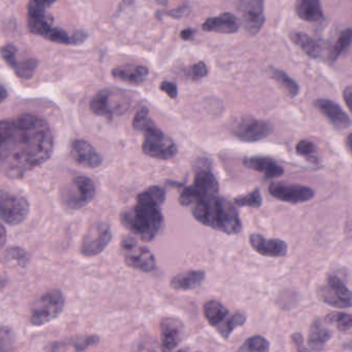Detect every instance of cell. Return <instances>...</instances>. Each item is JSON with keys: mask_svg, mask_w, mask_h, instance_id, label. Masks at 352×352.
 Instances as JSON below:
<instances>
[{"mask_svg": "<svg viewBox=\"0 0 352 352\" xmlns=\"http://www.w3.org/2000/svg\"><path fill=\"white\" fill-rule=\"evenodd\" d=\"M0 165L10 178H21L49 160L54 138L45 120L23 113L17 119L1 122Z\"/></svg>", "mask_w": 352, "mask_h": 352, "instance_id": "1", "label": "cell"}, {"mask_svg": "<svg viewBox=\"0 0 352 352\" xmlns=\"http://www.w3.org/2000/svg\"><path fill=\"white\" fill-rule=\"evenodd\" d=\"M192 214L203 225L229 235H236L242 231V221L237 209L222 197H211L198 202Z\"/></svg>", "mask_w": 352, "mask_h": 352, "instance_id": "2", "label": "cell"}, {"mask_svg": "<svg viewBox=\"0 0 352 352\" xmlns=\"http://www.w3.org/2000/svg\"><path fill=\"white\" fill-rule=\"evenodd\" d=\"M132 127L145 134L142 150L147 156L159 160H169L177 155L178 148L175 142L155 125L146 107H142L136 113Z\"/></svg>", "mask_w": 352, "mask_h": 352, "instance_id": "3", "label": "cell"}, {"mask_svg": "<svg viewBox=\"0 0 352 352\" xmlns=\"http://www.w3.org/2000/svg\"><path fill=\"white\" fill-rule=\"evenodd\" d=\"M122 225L143 241H152L163 226L161 209L155 205L136 202V206L122 211Z\"/></svg>", "mask_w": 352, "mask_h": 352, "instance_id": "4", "label": "cell"}, {"mask_svg": "<svg viewBox=\"0 0 352 352\" xmlns=\"http://www.w3.org/2000/svg\"><path fill=\"white\" fill-rule=\"evenodd\" d=\"M96 190L94 184L87 176H76L60 190L62 205L70 210H79L87 206L94 199Z\"/></svg>", "mask_w": 352, "mask_h": 352, "instance_id": "5", "label": "cell"}, {"mask_svg": "<svg viewBox=\"0 0 352 352\" xmlns=\"http://www.w3.org/2000/svg\"><path fill=\"white\" fill-rule=\"evenodd\" d=\"M65 300L59 289H51L43 294L34 304L30 314V324L34 327L45 326L60 316Z\"/></svg>", "mask_w": 352, "mask_h": 352, "instance_id": "6", "label": "cell"}, {"mask_svg": "<svg viewBox=\"0 0 352 352\" xmlns=\"http://www.w3.org/2000/svg\"><path fill=\"white\" fill-rule=\"evenodd\" d=\"M219 184L216 177L209 170H200L194 177V184L186 186L179 197L180 204L184 206L206 200L217 196Z\"/></svg>", "mask_w": 352, "mask_h": 352, "instance_id": "7", "label": "cell"}, {"mask_svg": "<svg viewBox=\"0 0 352 352\" xmlns=\"http://www.w3.org/2000/svg\"><path fill=\"white\" fill-rule=\"evenodd\" d=\"M318 296L322 302L340 309L352 307V292L338 276L331 275L324 285L318 289Z\"/></svg>", "mask_w": 352, "mask_h": 352, "instance_id": "8", "label": "cell"}, {"mask_svg": "<svg viewBox=\"0 0 352 352\" xmlns=\"http://www.w3.org/2000/svg\"><path fill=\"white\" fill-rule=\"evenodd\" d=\"M124 252V261L130 268L138 269L143 272H151L156 268V261L148 248L138 246L136 239L124 237L121 241Z\"/></svg>", "mask_w": 352, "mask_h": 352, "instance_id": "9", "label": "cell"}, {"mask_svg": "<svg viewBox=\"0 0 352 352\" xmlns=\"http://www.w3.org/2000/svg\"><path fill=\"white\" fill-rule=\"evenodd\" d=\"M274 127L264 120L252 117L241 118L233 127V134L244 142H256L265 140L272 134Z\"/></svg>", "mask_w": 352, "mask_h": 352, "instance_id": "10", "label": "cell"}, {"mask_svg": "<svg viewBox=\"0 0 352 352\" xmlns=\"http://www.w3.org/2000/svg\"><path fill=\"white\" fill-rule=\"evenodd\" d=\"M112 240L111 227L107 223L90 226L81 244V254L85 256H95L105 250Z\"/></svg>", "mask_w": 352, "mask_h": 352, "instance_id": "11", "label": "cell"}, {"mask_svg": "<svg viewBox=\"0 0 352 352\" xmlns=\"http://www.w3.org/2000/svg\"><path fill=\"white\" fill-rule=\"evenodd\" d=\"M0 207L1 219L6 225H20L29 213V204L26 199L10 192H1Z\"/></svg>", "mask_w": 352, "mask_h": 352, "instance_id": "12", "label": "cell"}, {"mask_svg": "<svg viewBox=\"0 0 352 352\" xmlns=\"http://www.w3.org/2000/svg\"><path fill=\"white\" fill-rule=\"evenodd\" d=\"M246 30L256 35L265 24V0H240L238 3Z\"/></svg>", "mask_w": 352, "mask_h": 352, "instance_id": "13", "label": "cell"}, {"mask_svg": "<svg viewBox=\"0 0 352 352\" xmlns=\"http://www.w3.org/2000/svg\"><path fill=\"white\" fill-rule=\"evenodd\" d=\"M269 192L278 200L284 202L297 203L307 202L315 196V192L309 186L301 184H282V182H273L269 186Z\"/></svg>", "mask_w": 352, "mask_h": 352, "instance_id": "14", "label": "cell"}, {"mask_svg": "<svg viewBox=\"0 0 352 352\" xmlns=\"http://www.w3.org/2000/svg\"><path fill=\"white\" fill-rule=\"evenodd\" d=\"M184 324L176 318H165L161 322V352H172L181 342Z\"/></svg>", "mask_w": 352, "mask_h": 352, "instance_id": "15", "label": "cell"}, {"mask_svg": "<svg viewBox=\"0 0 352 352\" xmlns=\"http://www.w3.org/2000/svg\"><path fill=\"white\" fill-rule=\"evenodd\" d=\"M70 155L78 164L87 168H97L103 162L101 155L86 140H74L72 144Z\"/></svg>", "mask_w": 352, "mask_h": 352, "instance_id": "16", "label": "cell"}, {"mask_svg": "<svg viewBox=\"0 0 352 352\" xmlns=\"http://www.w3.org/2000/svg\"><path fill=\"white\" fill-rule=\"evenodd\" d=\"M316 109L339 129H346L351 125V119L345 111L341 109L340 105L329 99H318L314 101Z\"/></svg>", "mask_w": 352, "mask_h": 352, "instance_id": "17", "label": "cell"}, {"mask_svg": "<svg viewBox=\"0 0 352 352\" xmlns=\"http://www.w3.org/2000/svg\"><path fill=\"white\" fill-rule=\"evenodd\" d=\"M252 248L265 256L271 258H279L284 256L287 254V242L280 239H267L264 236L253 234L249 238Z\"/></svg>", "mask_w": 352, "mask_h": 352, "instance_id": "18", "label": "cell"}, {"mask_svg": "<svg viewBox=\"0 0 352 352\" xmlns=\"http://www.w3.org/2000/svg\"><path fill=\"white\" fill-rule=\"evenodd\" d=\"M241 22L239 19L231 12H225L218 16L207 19L203 24V29L209 32L225 33L231 34L240 29Z\"/></svg>", "mask_w": 352, "mask_h": 352, "instance_id": "19", "label": "cell"}, {"mask_svg": "<svg viewBox=\"0 0 352 352\" xmlns=\"http://www.w3.org/2000/svg\"><path fill=\"white\" fill-rule=\"evenodd\" d=\"M112 97H113V92L109 89L99 91L89 103L91 111L99 117H103L112 121L115 113H117L115 107L112 104Z\"/></svg>", "mask_w": 352, "mask_h": 352, "instance_id": "20", "label": "cell"}, {"mask_svg": "<svg viewBox=\"0 0 352 352\" xmlns=\"http://www.w3.org/2000/svg\"><path fill=\"white\" fill-rule=\"evenodd\" d=\"M112 76L116 80L128 82L132 85H141L147 80L149 76V69L142 65H127L118 66L112 70Z\"/></svg>", "mask_w": 352, "mask_h": 352, "instance_id": "21", "label": "cell"}, {"mask_svg": "<svg viewBox=\"0 0 352 352\" xmlns=\"http://www.w3.org/2000/svg\"><path fill=\"white\" fill-rule=\"evenodd\" d=\"M244 165L252 170L262 173L268 178L278 177L284 173V169L272 159L267 157H250L244 160Z\"/></svg>", "mask_w": 352, "mask_h": 352, "instance_id": "22", "label": "cell"}, {"mask_svg": "<svg viewBox=\"0 0 352 352\" xmlns=\"http://www.w3.org/2000/svg\"><path fill=\"white\" fill-rule=\"evenodd\" d=\"M206 273L200 270H190L179 273L171 280V287L177 291H191L204 283Z\"/></svg>", "mask_w": 352, "mask_h": 352, "instance_id": "23", "label": "cell"}, {"mask_svg": "<svg viewBox=\"0 0 352 352\" xmlns=\"http://www.w3.org/2000/svg\"><path fill=\"white\" fill-rule=\"evenodd\" d=\"M296 12L306 22H320L324 18L322 0H298Z\"/></svg>", "mask_w": 352, "mask_h": 352, "instance_id": "24", "label": "cell"}, {"mask_svg": "<svg viewBox=\"0 0 352 352\" xmlns=\"http://www.w3.org/2000/svg\"><path fill=\"white\" fill-rule=\"evenodd\" d=\"M333 332L327 328L322 320H316L310 328L308 345L314 351H322L327 343L332 339Z\"/></svg>", "mask_w": 352, "mask_h": 352, "instance_id": "25", "label": "cell"}, {"mask_svg": "<svg viewBox=\"0 0 352 352\" xmlns=\"http://www.w3.org/2000/svg\"><path fill=\"white\" fill-rule=\"evenodd\" d=\"M204 316L211 326L218 329L229 318V312L220 302L211 300L204 305Z\"/></svg>", "mask_w": 352, "mask_h": 352, "instance_id": "26", "label": "cell"}, {"mask_svg": "<svg viewBox=\"0 0 352 352\" xmlns=\"http://www.w3.org/2000/svg\"><path fill=\"white\" fill-rule=\"evenodd\" d=\"M291 39L308 57L316 59L322 55V47L320 43L306 33L297 32V31L291 32Z\"/></svg>", "mask_w": 352, "mask_h": 352, "instance_id": "27", "label": "cell"}, {"mask_svg": "<svg viewBox=\"0 0 352 352\" xmlns=\"http://www.w3.org/2000/svg\"><path fill=\"white\" fill-rule=\"evenodd\" d=\"M271 76L272 78L287 91V94L291 97H296L299 95L300 86L295 80L291 78L287 72L277 68H271Z\"/></svg>", "mask_w": 352, "mask_h": 352, "instance_id": "28", "label": "cell"}, {"mask_svg": "<svg viewBox=\"0 0 352 352\" xmlns=\"http://www.w3.org/2000/svg\"><path fill=\"white\" fill-rule=\"evenodd\" d=\"M165 200V192L159 186H153L147 188L144 192H141L136 197V202L145 203V204L155 205L161 207Z\"/></svg>", "mask_w": 352, "mask_h": 352, "instance_id": "29", "label": "cell"}, {"mask_svg": "<svg viewBox=\"0 0 352 352\" xmlns=\"http://www.w3.org/2000/svg\"><path fill=\"white\" fill-rule=\"evenodd\" d=\"M352 43V29L347 28L343 30L339 35L337 43H335L334 47L330 53V61L332 63L336 62L338 58L349 49V45Z\"/></svg>", "mask_w": 352, "mask_h": 352, "instance_id": "30", "label": "cell"}, {"mask_svg": "<svg viewBox=\"0 0 352 352\" xmlns=\"http://www.w3.org/2000/svg\"><path fill=\"white\" fill-rule=\"evenodd\" d=\"M245 322V314H241V312H237V314H233V316H229V318H227L218 329H216V330L218 331L219 334H220L223 338L227 339L236 328L243 326Z\"/></svg>", "mask_w": 352, "mask_h": 352, "instance_id": "31", "label": "cell"}, {"mask_svg": "<svg viewBox=\"0 0 352 352\" xmlns=\"http://www.w3.org/2000/svg\"><path fill=\"white\" fill-rule=\"evenodd\" d=\"M37 66H39V61L34 58H29V59L23 60V61L17 60L16 63L12 66V69L14 70L19 78L28 80L34 74Z\"/></svg>", "mask_w": 352, "mask_h": 352, "instance_id": "32", "label": "cell"}, {"mask_svg": "<svg viewBox=\"0 0 352 352\" xmlns=\"http://www.w3.org/2000/svg\"><path fill=\"white\" fill-rule=\"evenodd\" d=\"M270 343L262 336L250 337L237 352H268Z\"/></svg>", "mask_w": 352, "mask_h": 352, "instance_id": "33", "label": "cell"}, {"mask_svg": "<svg viewBox=\"0 0 352 352\" xmlns=\"http://www.w3.org/2000/svg\"><path fill=\"white\" fill-rule=\"evenodd\" d=\"M262 198L260 190L258 188L250 192L249 194L244 195V196H239L235 198V204L239 207H253V208H258L262 206Z\"/></svg>", "mask_w": 352, "mask_h": 352, "instance_id": "34", "label": "cell"}, {"mask_svg": "<svg viewBox=\"0 0 352 352\" xmlns=\"http://www.w3.org/2000/svg\"><path fill=\"white\" fill-rule=\"evenodd\" d=\"M326 322L329 324H336L337 329L339 331L351 330L352 328V316L346 314H331L330 316H327Z\"/></svg>", "mask_w": 352, "mask_h": 352, "instance_id": "35", "label": "cell"}, {"mask_svg": "<svg viewBox=\"0 0 352 352\" xmlns=\"http://www.w3.org/2000/svg\"><path fill=\"white\" fill-rule=\"evenodd\" d=\"M296 150H297L298 154L301 155V156L312 159V157L316 153V146L310 140H301L296 146Z\"/></svg>", "mask_w": 352, "mask_h": 352, "instance_id": "36", "label": "cell"}, {"mask_svg": "<svg viewBox=\"0 0 352 352\" xmlns=\"http://www.w3.org/2000/svg\"><path fill=\"white\" fill-rule=\"evenodd\" d=\"M99 342V338L97 336H84L82 338L76 339L74 342V347L76 352L84 351L88 347L97 344Z\"/></svg>", "mask_w": 352, "mask_h": 352, "instance_id": "37", "label": "cell"}, {"mask_svg": "<svg viewBox=\"0 0 352 352\" xmlns=\"http://www.w3.org/2000/svg\"><path fill=\"white\" fill-rule=\"evenodd\" d=\"M17 52H18V50L12 45H6L2 47V58H3L6 63L8 64L10 68H12V66H14V63L17 62Z\"/></svg>", "mask_w": 352, "mask_h": 352, "instance_id": "38", "label": "cell"}, {"mask_svg": "<svg viewBox=\"0 0 352 352\" xmlns=\"http://www.w3.org/2000/svg\"><path fill=\"white\" fill-rule=\"evenodd\" d=\"M208 76V67L204 62H198L194 64L189 69V76L194 80H202Z\"/></svg>", "mask_w": 352, "mask_h": 352, "instance_id": "39", "label": "cell"}, {"mask_svg": "<svg viewBox=\"0 0 352 352\" xmlns=\"http://www.w3.org/2000/svg\"><path fill=\"white\" fill-rule=\"evenodd\" d=\"M12 340H14V336H12L10 330L8 328H2L1 330V352H6V349L12 346Z\"/></svg>", "mask_w": 352, "mask_h": 352, "instance_id": "40", "label": "cell"}, {"mask_svg": "<svg viewBox=\"0 0 352 352\" xmlns=\"http://www.w3.org/2000/svg\"><path fill=\"white\" fill-rule=\"evenodd\" d=\"M161 90L163 91L165 93H167V94L169 95L172 99H175L176 97H177V85L174 84V82H169V80H165V82H161Z\"/></svg>", "mask_w": 352, "mask_h": 352, "instance_id": "41", "label": "cell"}, {"mask_svg": "<svg viewBox=\"0 0 352 352\" xmlns=\"http://www.w3.org/2000/svg\"><path fill=\"white\" fill-rule=\"evenodd\" d=\"M291 340H293V344H295L297 352H310L306 349L305 345H304L303 336L299 334V333L293 334V336H291Z\"/></svg>", "mask_w": 352, "mask_h": 352, "instance_id": "42", "label": "cell"}, {"mask_svg": "<svg viewBox=\"0 0 352 352\" xmlns=\"http://www.w3.org/2000/svg\"><path fill=\"white\" fill-rule=\"evenodd\" d=\"M8 258L25 262V258H27L26 252H25L24 250H21V248H10L8 252Z\"/></svg>", "mask_w": 352, "mask_h": 352, "instance_id": "43", "label": "cell"}, {"mask_svg": "<svg viewBox=\"0 0 352 352\" xmlns=\"http://www.w3.org/2000/svg\"><path fill=\"white\" fill-rule=\"evenodd\" d=\"M188 10H189V6H181V8H176V10H171V12H169V16H173V18L176 19L182 18V16H184L187 14Z\"/></svg>", "mask_w": 352, "mask_h": 352, "instance_id": "44", "label": "cell"}, {"mask_svg": "<svg viewBox=\"0 0 352 352\" xmlns=\"http://www.w3.org/2000/svg\"><path fill=\"white\" fill-rule=\"evenodd\" d=\"M87 37H88V35L84 31H76L72 34V43H74V45H80V43H84L86 41Z\"/></svg>", "mask_w": 352, "mask_h": 352, "instance_id": "45", "label": "cell"}, {"mask_svg": "<svg viewBox=\"0 0 352 352\" xmlns=\"http://www.w3.org/2000/svg\"><path fill=\"white\" fill-rule=\"evenodd\" d=\"M343 98H344L345 103H346L349 111L352 113V86L345 88L344 92H343Z\"/></svg>", "mask_w": 352, "mask_h": 352, "instance_id": "46", "label": "cell"}, {"mask_svg": "<svg viewBox=\"0 0 352 352\" xmlns=\"http://www.w3.org/2000/svg\"><path fill=\"white\" fill-rule=\"evenodd\" d=\"M194 33H196V31H194V29L186 28L181 31L180 36H181V38L184 39V41H189V39H191L192 36H194Z\"/></svg>", "mask_w": 352, "mask_h": 352, "instance_id": "47", "label": "cell"}, {"mask_svg": "<svg viewBox=\"0 0 352 352\" xmlns=\"http://www.w3.org/2000/svg\"><path fill=\"white\" fill-rule=\"evenodd\" d=\"M347 148H349V151L352 153V133L349 134V138L346 140Z\"/></svg>", "mask_w": 352, "mask_h": 352, "instance_id": "48", "label": "cell"}, {"mask_svg": "<svg viewBox=\"0 0 352 352\" xmlns=\"http://www.w3.org/2000/svg\"><path fill=\"white\" fill-rule=\"evenodd\" d=\"M6 229L4 227H2V234H1V245L3 246L4 243H6Z\"/></svg>", "mask_w": 352, "mask_h": 352, "instance_id": "49", "label": "cell"}, {"mask_svg": "<svg viewBox=\"0 0 352 352\" xmlns=\"http://www.w3.org/2000/svg\"><path fill=\"white\" fill-rule=\"evenodd\" d=\"M8 96V93H6V88L3 86L1 87V101H4V99Z\"/></svg>", "mask_w": 352, "mask_h": 352, "instance_id": "50", "label": "cell"}, {"mask_svg": "<svg viewBox=\"0 0 352 352\" xmlns=\"http://www.w3.org/2000/svg\"><path fill=\"white\" fill-rule=\"evenodd\" d=\"M157 3L161 4V6H167V2H169V0H156Z\"/></svg>", "mask_w": 352, "mask_h": 352, "instance_id": "51", "label": "cell"}, {"mask_svg": "<svg viewBox=\"0 0 352 352\" xmlns=\"http://www.w3.org/2000/svg\"><path fill=\"white\" fill-rule=\"evenodd\" d=\"M178 352H189V351H186V349H181V351H179Z\"/></svg>", "mask_w": 352, "mask_h": 352, "instance_id": "52", "label": "cell"}]
</instances>
